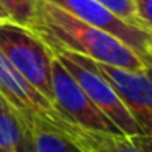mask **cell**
Wrapping results in <instances>:
<instances>
[{"mask_svg":"<svg viewBox=\"0 0 152 152\" xmlns=\"http://www.w3.org/2000/svg\"><path fill=\"white\" fill-rule=\"evenodd\" d=\"M151 62H152V48H151Z\"/></svg>","mask_w":152,"mask_h":152,"instance_id":"e0dca14e","label":"cell"},{"mask_svg":"<svg viewBox=\"0 0 152 152\" xmlns=\"http://www.w3.org/2000/svg\"><path fill=\"white\" fill-rule=\"evenodd\" d=\"M0 93L13 108L18 118L30 131L36 126L59 131L69 136L85 151H92L100 144L103 134H93L72 123L48 96L33 87L0 53Z\"/></svg>","mask_w":152,"mask_h":152,"instance_id":"7a4b0ae2","label":"cell"},{"mask_svg":"<svg viewBox=\"0 0 152 152\" xmlns=\"http://www.w3.org/2000/svg\"><path fill=\"white\" fill-rule=\"evenodd\" d=\"M139 25L152 31V0H132Z\"/></svg>","mask_w":152,"mask_h":152,"instance_id":"4fadbf2b","label":"cell"},{"mask_svg":"<svg viewBox=\"0 0 152 152\" xmlns=\"http://www.w3.org/2000/svg\"><path fill=\"white\" fill-rule=\"evenodd\" d=\"M102 5H105L108 10H111L116 17H119L121 20L128 21V23L134 25V26H141L136 18V12H134V4L132 0H96ZM142 28V26H141Z\"/></svg>","mask_w":152,"mask_h":152,"instance_id":"7c38bea8","label":"cell"},{"mask_svg":"<svg viewBox=\"0 0 152 152\" xmlns=\"http://www.w3.org/2000/svg\"><path fill=\"white\" fill-rule=\"evenodd\" d=\"M8 21L31 28L36 20V0H0Z\"/></svg>","mask_w":152,"mask_h":152,"instance_id":"8fae6325","label":"cell"},{"mask_svg":"<svg viewBox=\"0 0 152 152\" xmlns=\"http://www.w3.org/2000/svg\"><path fill=\"white\" fill-rule=\"evenodd\" d=\"M31 137L34 152H88L74 142L69 136L44 126H36L31 131Z\"/></svg>","mask_w":152,"mask_h":152,"instance_id":"9c48e42d","label":"cell"},{"mask_svg":"<svg viewBox=\"0 0 152 152\" xmlns=\"http://www.w3.org/2000/svg\"><path fill=\"white\" fill-rule=\"evenodd\" d=\"M0 53L44 96L53 100V49L30 28L0 21Z\"/></svg>","mask_w":152,"mask_h":152,"instance_id":"3957f363","label":"cell"},{"mask_svg":"<svg viewBox=\"0 0 152 152\" xmlns=\"http://www.w3.org/2000/svg\"><path fill=\"white\" fill-rule=\"evenodd\" d=\"M0 21H8L7 15H5V12L2 10V7H0Z\"/></svg>","mask_w":152,"mask_h":152,"instance_id":"9a60e30c","label":"cell"},{"mask_svg":"<svg viewBox=\"0 0 152 152\" xmlns=\"http://www.w3.org/2000/svg\"><path fill=\"white\" fill-rule=\"evenodd\" d=\"M0 145L13 152H34L31 131L0 93Z\"/></svg>","mask_w":152,"mask_h":152,"instance_id":"ba28073f","label":"cell"},{"mask_svg":"<svg viewBox=\"0 0 152 152\" xmlns=\"http://www.w3.org/2000/svg\"><path fill=\"white\" fill-rule=\"evenodd\" d=\"M54 54V53H53ZM51 83H53L54 105L79 128L93 134H123L88 98L83 88L79 85L72 74L62 66L56 56L53 57L51 69Z\"/></svg>","mask_w":152,"mask_h":152,"instance_id":"5b68a950","label":"cell"},{"mask_svg":"<svg viewBox=\"0 0 152 152\" xmlns=\"http://www.w3.org/2000/svg\"><path fill=\"white\" fill-rule=\"evenodd\" d=\"M88 152H108V151H106V149L102 145V137H100V144L96 145L95 149H92V151H88Z\"/></svg>","mask_w":152,"mask_h":152,"instance_id":"5bb4252c","label":"cell"},{"mask_svg":"<svg viewBox=\"0 0 152 152\" xmlns=\"http://www.w3.org/2000/svg\"><path fill=\"white\" fill-rule=\"evenodd\" d=\"M48 2L62 8L67 13L74 15L79 20L113 34L128 48H131L147 66H152V31L141 26H134V25L121 20L96 0H48Z\"/></svg>","mask_w":152,"mask_h":152,"instance_id":"8992f818","label":"cell"},{"mask_svg":"<svg viewBox=\"0 0 152 152\" xmlns=\"http://www.w3.org/2000/svg\"><path fill=\"white\" fill-rule=\"evenodd\" d=\"M54 56L62 62V66L72 74V77L79 82V85L83 88V92L88 95V98L96 105V108L119 129L124 136H134L142 134L139 126L129 115L126 106L123 105L121 98L111 83L105 79L102 72L96 69L95 62L82 54H75L70 51L53 48Z\"/></svg>","mask_w":152,"mask_h":152,"instance_id":"277c9868","label":"cell"},{"mask_svg":"<svg viewBox=\"0 0 152 152\" xmlns=\"http://www.w3.org/2000/svg\"><path fill=\"white\" fill-rule=\"evenodd\" d=\"M0 152H13V151H10V149L4 147V145H0Z\"/></svg>","mask_w":152,"mask_h":152,"instance_id":"2e32d148","label":"cell"},{"mask_svg":"<svg viewBox=\"0 0 152 152\" xmlns=\"http://www.w3.org/2000/svg\"><path fill=\"white\" fill-rule=\"evenodd\" d=\"M30 30L43 38L48 46L82 54L95 62L132 72L147 67V64L118 38L79 20L48 0H36V20Z\"/></svg>","mask_w":152,"mask_h":152,"instance_id":"6da1fadb","label":"cell"},{"mask_svg":"<svg viewBox=\"0 0 152 152\" xmlns=\"http://www.w3.org/2000/svg\"><path fill=\"white\" fill-rule=\"evenodd\" d=\"M95 66L111 83L141 132L152 134V66L139 72L100 62H95Z\"/></svg>","mask_w":152,"mask_h":152,"instance_id":"52a82bcc","label":"cell"},{"mask_svg":"<svg viewBox=\"0 0 152 152\" xmlns=\"http://www.w3.org/2000/svg\"><path fill=\"white\" fill-rule=\"evenodd\" d=\"M102 145L108 152H152V134L102 136Z\"/></svg>","mask_w":152,"mask_h":152,"instance_id":"30bf717a","label":"cell"}]
</instances>
